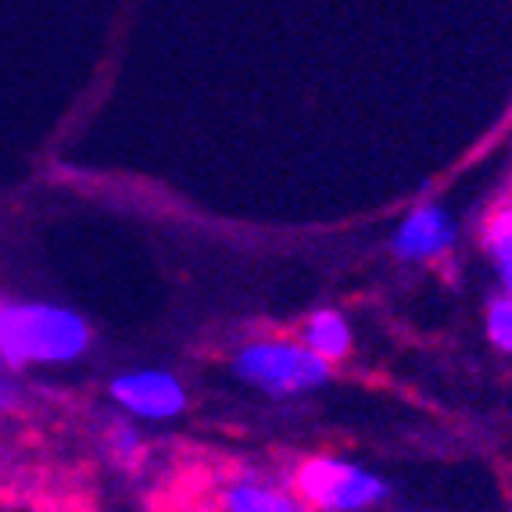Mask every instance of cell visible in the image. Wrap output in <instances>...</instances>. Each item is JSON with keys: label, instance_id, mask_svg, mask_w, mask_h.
Here are the masks:
<instances>
[{"label": "cell", "instance_id": "obj_1", "mask_svg": "<svg viewBox=\"0 0 512 512\" xmlns=\"http://www.w3.org/2000/svg\"><path fill=\"white\" fill-rule=\"evenodd\" d=\"M94 341L90 323L79 312L47 301H18L0 312V362L8 369L65 366L86 355Z\"/></svg>", "mask_w": 512, "mask_h": 512}, {"label": "cell", "instance_id": "obj_2", "mask_svg": "<svg viewBox=\"0 0 512 512\" xmlns=\"http://www.w3.org/2000/svg\"><path fill=\"white\" fill-rule=\"evenodd\" d=\"M240 380L262 387V391L276 394H301L312 387H323L330 380V362L323 355L308 348V344H291V341H258L248 344L233 359Z\"/></svg>", "mask_w": 512, "mask_h": 512}, {"label": "cell", "instance_id": "obj_3", "mask_svg": "<svg viewBox=\"0 0 512 512\" xmlns=\"http://www.w3.org/2000/svg\"><path fill=\"white\" fill-rule=\"evenodd\" d=\"M294 495L301 509H330V512H355L387 498V484L362 466L337 459H308L294 473Z\"/></svg>", "mask_w": 512, "mask_h": 512}, {"label": "cell", "instance_id": "obj_4", "mask_svg": "<svg viewBox=\"0 0 512 512\" xmlns=\"http://www.w3.org/2000/svg\"><path fill=\"white\" fill-rule=\"evenodd\" d=\"M111 398L137 419H172L187 409V391L165 369H133L111 380Z\"/></svg>", "mask_w": 512, "mask_h": 512}, {"label": "cell", "instance_id": "obj_5", "mask_svg": "<svg viewBox=\"0 0 512 512\" xmlns=\"http://www.w3.org/2000/svg\"><path fill=\"white\" fill-rule=\"evenodd\" d=\"M455 222L452 215L437 205H419L394 233V255L402 262H430L452 251Z\"/></svg>", "mask_w": 512, "mask_h": 512}, {"label": "cell", "instance_id": "obj_6", "mask_svg": "<svg viewBox=\"0 0 512 512\" xmlns=\"http://www.w3.org/2000/svg\"><path fill=\"white\" fill-rule=\"evenodd\" d=\"M222 509L230 512H294L301 509L298 498H291L287 491L280 487L265 484V480H233V484L222 487V498H219Z\"/></svg>", "mask_w": 512, "mask_h": 512}, {"label": "cell", "instance_id": "obj_7", "mask_svg": "<svg viewBox=\"0 0 512 512\" xmlns=\"http://www.w3.org/2000/svg\"><path fill=\"white\" fill-rule=\"evenodd\" d=\"M484 251L505 291H512V197H505L484 222Z\"/></svg>", "mask_w": 512, "mask_h": 512}, {"label": "cell", "instance_id": "obj_8", "mask_svg": "<svg viewBox=\"0 0 512 512\" xmlns=\"http://www.w3.org/2000/svg\"><path fill=\"white\" fill-rule=\"evenodd\" d=\"M305 344L316 355H323L326 362L344 359L351 348V330L344 323V316H337V312H316L305 326Z\"/></svg>", "mask_w": 512, "mask_h": 512}, {"label": "cell", "instance_id": "obj_9", "mask_svg": "<svg viewBox=\"0 0 512 512\" xmlns=\"http://www.w3.org/2000/svg\"><path fill=\"white\" fill-rule=\"evenodd\" d=\"M487 337L495 348L512 355V291L505 298L491 301V308H487Z\"/></svg>", "mask_w": 512, "mask_h": 512}, {"label": "cell", "instance_id": "obj_10", "mask_svg": "<svg viewBox=\"0 0 512 512\" xmlns=\"http://www.w3.org/2000/svg\"><path fill=\"white\" fill-rule=\"evenodd\" d=\"M111 448L119 452V459H137L140 455L137 430H129L126 423H115V427H111Z\"/></svg>", "mask_w": 512, "mask_h": 512}, {"label": "cell", "instance_id": "obj_11", "mask_svg": "<svg viewBox=\"0 0 512 512\" xmlns=\"http://www.w3.org/2000/svg\"><path fill=\"white\" fill-rule=\"evenodd\" d=\"M15 405V380L8 376V366H0V412H8Z\"/></svg>", "mask_w": 512, "mask_h": 512}, {"label": "cell", "instance_id": "obj_12", "mask_svg": "<svg viewBox=\"0 0 512 512\" xmlns=\"http://www.w3.org/2000/svg\"><path fill=\"white\" fill-rule=\"evenodd\" d=\"M0 312H4V298H0Z\"/></svg>", "mask_w": 512, "mask_h": 512}]
</instances>
